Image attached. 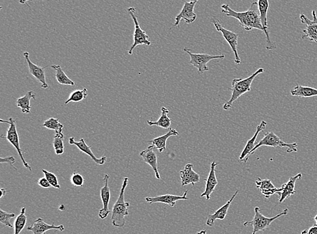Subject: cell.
I'll return each instance as SVG.
<instances>
[{
    "label": "cell",
    "mask_w": 317,
    "mask_h": 234,
    "mask_svg": "<svg viewBox=\"0 0 317 234\" xmlns=\"http://www.w3.org/2000/svg\"><path fill=\"white\" fill-rule=\"evenodd\" d=\"M188 191L186 190L182 196L173 195V194H165V195L158 196L155 197H146V201L149 204L162 203L168 204L170 206H175L176 202L179 200H187V197Z\"/></svg>",
    "instance_id": "e0dca14e"
},
{
    "label": "cell",
    "mask_w": 317,
    "mask_h": 234,
    "mask_svg": "<svg viewBox=\"0 0 317 234\" xmlns=\"http://www.w3.org/2000/svg\"><path fill=\"white\" fill-rule=\"evenodd\" d=\"M194 166L192 163H188L186 165L184 170L180 171L181 178H182V184L183 187L184 186L189 185L198 183L200 180V175L196 173L193 170Z\"/></svg>",
    "instance_id": "603a6c76"
},
{
    "label": "cell",
    "mask_w": 317,
    "mask_h": 234,
    "mask_svg": "<svg viewBox=\"0 0 317 234\" xmlns=\"http://www.w3.org/2000/svg\"><path fill=\"white\" fill-rule=\"evenodd\" d=\"M179 134V133L177 130L170 128L169 131L165 134V135L156 138V139H152V140H148V142L152 144V145H154L159 151L160 153H162L166 150L167 140L170 137L178 136Z\"/></svg>",
    "instance_id": "d4e9b609"
},
{
    "label": "cell",
    "mask_w": 317,
    "mask_h": 234,
    "mask_svg": "<svg viewBox=\"0 0 317 234\" xmlns=\"http://www.w3.org/2000/svg\"><path fill=\"white\" fill-rule=\"evenodd\" d=\"M198 1H185L184 6L183 7L182 11L176 17H175V22L174 23V27H179L181 20H184L186 23L192 24L195 22L197 18V15L194 13L195 6Z\"/></svg>",
    "instance_id": "7c38bea8"
},
{
    "label": "cell",
    "mask_w": 317,
    "mask_h": 234,
    "mask_svg": "<svg viewBox=\"0 0 317 234\" xmlns=\"http://www.w3.org/2000/svg\"><path fill=\"white\" fill-rule=\"evenodd\" d=\"M15 217L16 215L15 213H7L2 209H0V222L6 226L13 228V225L10 221L11 218H15Z\"/></svg>",
    "instance_id": "836d02e7"
},
{
    "label": "cell",
    "mask_w": 317,
    "mask_h": 234,
    "mask_svg": "<svg viewBox=\"0 0 317 234\" xmlns=\"http://www.w3.org/2000/svg\"><path fill=\"white\" fill-rule=\"evenodd\" d=\"M288 211V209H285L276 216H274L273 218H267L262 214L260 208L256 206L254 208V218L250 221H246L244 223V225L245 227L249 226V225L253 227V232L251 234H256L259 232H265L275 220L281 217L287 216Z\"/></svg>",
    "instance_id": "277c9868"
},
{
    "label": "cell",
    "mask_w": 317,
    "mask_h": 234,
    "mask_svg": "<svg viewBox=\"0 0 317 234\" xmlns=\"http://www.w3.org/2000/svg\"><path fill=\"white\" fill-rule=\"evenodd\" d=\"M109 175L105 174L104 178L103 179V182H104V187H101L100 190V195L101 201L103 203V209H101L99 212V217L101 219H104L108 215L110 214L111 211L109 209V202L110 200V190L108 187V180H109Z\"/></svg>",
    "instance_id": "5bb4252c"
},
{
    "label": "cell",
    "mask_w": 317,
    "mask_h": 234,
    "mask_svg": "<svg viewBox=\"0 0 317 234\" xmlns=\"http://www.w3.org/2000/svg\"><path fill=\"white\" fill-rule=\"evenodd\" d=\"M51 68L56 71V78L58 83L63 85L75 86V82L67 77L60 65H52Z\"/></svg>",
    "instance_id": "f1b7e54d"
},
{
    "label": "cell",
    "mask_w": 317,
    "mask_h": 234,
    "mask_svg": "<svg viewBox=\"0 0 317 234\" xmlns=\"http://www.w3.org/2000/svg\"><path fill=\"white\" fill-rule=\"evenodd\" d=\"M301 234H317V225L315 224L308 230L301 232Z\"/></svg>",
    "instance_id": "f35d334b"
},
{
    "label": "cell",
    "mask_w": 317,
    "mask_h": 234,
    "mask_svg": "<svg viewBox=\"0 0 317 234\" xmlns=\"http://www.w3.org/2000/svg\"><path fill=\"white\" fill-rule=\"evenodd\" d=\"M27 230L32 232L33 234H45L46 232L51 230L63 232L65 228L63 225H58V226H56L54 223L49 225L46 223L42 218H38L32 225L27 227Z\"/></svg>",
    "instance_id": "2e32d148"
},
{
    "label": "cell",
    "mask_w": 317,
    "mask_h": 234,
    "mask_svg": "<svg viewBox=\"0 0 317 234\" xmlns=\"http://www.w3.org/2000/svg\"><path fill=\"white\" fill-rule=\"evenodd\" d=\"M218 164L215 161L212 162L211 165V171L208 178L206 179V187L204 192L201 194V198L206 197V200L211 199V194L215 191V187L218 185V180L216 176V168Z\"/></svg>",
    "instance_id": "ffe728a7"
},
{
    "label": "cell",
    "mask_w": 317,
    "mask_h": 234,
    "mask_svg": "<svg viewBox=\"0 0 317 234\" xmlns=\"http://www.w3.org/2000/svg\"><path fill=\"white\" fill-rule=\"evenodd\" d=\"M127 10H128L129 15L132 16L134 22V25H135V31H134L133 33V44L132 47L129 50V54L132 55L133 51L137 46L145 45V46H150L151 45V41H150L149 36L144 31L141 29L140 26H139L138 20H137L135 15V8H133V7H130Z\"/></svg>",
    "instance_id": "ba28073f"
},
{
    "label": "cell",
    "mask_w": 317,
    "mask_h": 234,
    "mask_svg": "<svg viewBox=\"0 0 317 234\" xmlns=\"http://www.w3.org/2000/svg\"><path fill=\"white\" fill-rule=\"evenodd\" d=\"M239 190L236 191L234 195L232 196V197L231 198V199H229V200L227 201L223 206H221L220 209H218L217 211H215L214 214L209 215L207 219H206V225L210 227H213L214 223H215V222L217 219H225V217L227 216V213H228L229 206H230L233 201L235 199L236 196H237Z\"/></svg>",
    "instance_id": "7402d4cb"
},
{
    "label": "cell",
    "mask_w": 317,
    "mask_h": 234,
    "mask_svg": "<svg viewBox=\"0 0 317 234\" xmlns=\"http://www.w3.org/2000/svg\"><path fill=\"white\" fill-rule=\"evenodd\" d=\"M314 219H315V224H316L317 225V215L315 217Z\"/></svg>",
    "instance_id": "ee69618b"
},
{
    "label": "cell",
    "mask_w": 317,
    "mask_h": 234,
    "mask_svg": "<svg viewBox=\"0 0 317 234\" xmlns=\"http://www.w3.org/2000/svg\"><path fill=\"white\" fill-rule=\"evenodd\" d=\"M88 95V92L86 88H84L82 90H75L72 91V94H70L69 98L65 101V105L68 104L70 102L79 103L85 99Z\"/></svg>",
    "instance_id": "4dcf8cb0"
},
{
    "label": "cell",
    "mask_w": 317,
    "mask_h": 234,
    "mask_svg": "<svg viewBox=\"0 0 317 234\" xmlns=\"http://www.w3.org/2000/svg\"><path fill=\"white\" fill-rule=\"evenodd\" d=\"M189 56H190L191 64L198 70L200 73L208 71L209 68L207 66L208 63L213 60H223L225 58L224 55H218V56H212L207 53H194L191 52L190 49L185 47L184 49Z\"/></svg>",
    "instance_id": "52a82bcc"
},
{
    "label": "cell",
    "mask_w": 317,
    "mask_h": 234,
    "mask_svg": "<svg viewBox=\"0 0 317 234\" xmlns=\"http://www.w3.org/2000/svg\"><path fill=\"white\" fill-rule=\"evenodd\" d=\"M265 70L259 68L256 70L253 75L250 76L246 78L234 79L232 81V96L230 99L225 105L223 108L224 110H228L233 106V104L236 100L239 99L243 94L251 91V85L256 77L260 74L263 73Z\"/></svg>",
    "instance_id": "3957f363"
},
{
    "label": "cell",
    "mask_w": 317,
    "mask_h": 234,
    "mask_svg": "<svg viewBox=\"0 0 317 234\" xmlns=\"http://www.w3.org/2000/svg\"><path fill=\"white\" fill-rule=\"evenodd\" d=\"M255 184H256L257 188L261 190L262 194L265 196L266 199H269L271 196L275 194H278L282 191L281 187H275L272 183L271 180H268V179L262 180L261 178H258V180L255 182Z\"/></svg>",
    "instance_id": "cb8c5ba5"
},
{
    "label": "cell",
    "mask_w": 317,
    "mask_h": 234,
    "mask_svg": "<svg viewBox=\"0 0 317 234\" xmlns=\"http://www.w3.org/2000/svg\"><path fill=\"white\" fill-rule=\"evenodd\" d=\"M70 182L75 187H83L84 184V178L82 175L74 172L70 178Z\"/></svg>",
    "instance_id": "d590c367"
},
{
    "label": "cell",
    "mask_w": 317,
    "mask_h": 234,
    "mask_svg": "<svg viewBox=\"0 0 317 234\" xmlns=\"http://www.w3.org/2000/svg\"><path fill=\"white\" fill-rule=\"evenodd\" d=\"M9 121L10 122V126L8 130H7L6 136L1 135V138L8 140L15 148V149L18 153L19 156L22 160V162L23 163L25 168L28 169L29 171L32 172V167L26 161L25 158L22 156L21 148H20V140H19L18 132H17L16 122L12 118H9Z\"/></svg>",
    "instance_id": "9c48e42d"
},
{
    "label": "cell",
    "mask_w": 317,
    "mask_h": 234,
    "mask_svg": "<svg viewBox=\"0 0 317 234\" xmlns=\"http://www.w3.org/2000/svg\"><path fill=\"white\" fill-rule=\"evenodd\" d=\"M212 22H213L217 31L221 32L224 39L227 41V42L228 43L231 48H232L234 56H235V63L236 64H240L242 62H241L240 57H239L238 51H237L239 34L231 31L223 27L221 23H220L219 19L217 18L216 17H214L212 19Z\"/></svg>",
    "instance_id": "8992f818"
},
{
    "label": "cell",
    "mask_w": 317,
    "mask_h": 234,
    "mask_svg": "<svg viewBox=\"0 0 317 234\" xmlns=\"http://www.w3.org/2000/svg\"><path fill=\"white\" fill-rule=\"evenodd\" d=\"M206 232H206V230H201L200 232H198V233L196 234H207Z\"/></svg>",
    "instance_id": "60d3db41"
},
{
    "label": "cell",
    "mask_w": 317,
    "mask_h": 234,
    "mask_svg": "<svg viewBox=\"0 0 317 234\" xmlns=\"http://www.w3.org/2000/svg\"><path fill=\"white\" fill-rule=\"evenodd\" d=\"M64 134L61 133H56L53 137V146L54 149L55 153L58 156L63 155L65 152V146H64Z\"/></svg>",
    "instance_id": "1f68e13d"
},
{
    "label": "cell",
    "mask_w": 317,
    "mask_h": 234,
    "mask_svg": "<svg viewBox=\"0 0 317 234\" xmlns=\"http://www.w3.org/2000/svg\"><path fill=\"white\" fill-rule=\"evenodd\" d=\"M169 113V110L167 109L165 107L161 108V116L158 119L157 121L153 122L148 120V125H156L164 129H170L172 120L168 116V113Z\"/></svg>",
    "instance_id": "484cf974"
},
{
    "label": "cell",
    "mask_w": 317,
    "mask_h": 234,
    "mask_svg": "<svg viewBox=\"0 0 317 234\" xmlns=\"http://www.w3.org/2000/svg\"><path fill=\"white\" fill-rule=\"evenodd\" d=\"M258 9H259L260 18H261V25L263 26V32L266 36V49L267 50H272L277 48L275 43L270 40L269 31H268V21H267V14H268L269 3L267 0H259L258 1Z\"/></svg>",
    "instance_id": "8fae6325"
},
{
    "label": "cell",
    "mask_w": 317,
    "mask_h": 234,
    "mask_svg": "<svg viewBox=\"0 0 317 234\" xmlns=\"http://www.w3.org/2000/svg\"><path fill=\"white\" fill-rule=\"evenodd\" d=\"M43 126L49 130H54L56 133H61L63 132L64 125L60 123L59 120L56 118H50L45 121Z\"/></svg>",
    "instance_id": "d6a6232c"
},
{
    "label": "cell",
    "mask_w": 317,
    "mask_h": 234,
    "mask_svg": "<svg viewBox=\"0 0 317 234\" xmlns=\"http://www.w3.org/2000/svg\"><path fill=\"white\" fill-rule=\"evenodd\" d=\"M290 93L294 97H312L317 96V89L304 86L296 85Z\"/></svg>",
    "instance_id": "83f0119b"
},
{
    "label": "cell",
    "mask_w": 317,
    "mask_h": 234,
    "mask_svg": "<svg viewBox=\"0 0 317 234\" xmlns=\"http://www.w3.org/2000/svg\"><path fill=\"white\" fill-rule=\"evenodd\" d=\"M9 192V191H7L6 190V189L4 188H1V196H0V198H2L3 196L6 195V194L7 192Z\"/></svg>",
    "instance_id": "ab89813d"
},
{
    "label": "cell",
    "mask_w": 317,
    "mask_h": 234,
    "mask_svg": "<svg viewBox=\"0 0 317 234\" xmlns=\"http://www.w3.org/2000/svg\"><path fill=\"white\" fill-rule=\"evenodd\" d=\"M0 163H8L12 168L17 170V168L15 166V163H16V160H15V157H14L13 156H6V157H2V156H1V157L0 158Z\"/></svg>",
    "instance_id": "8d00e7d4"
},
{
    "label": "cell",
    "mask_w": 317,
    "mask_h": 234,
    "mask_svg": "<svg viewBox=\"0 0 317 234\" xmlns=\"http://www.w3.org/2000/svg\"><path fill=\"white\" fill-rule=\"evenodd\" d=\"M65 209V206L63 205V204H61V205L60 206V207H59L60 210H62V211H63V210H64Z\"/></svg>",
    "instance_id": "7bdbcfd3"
},
{
    "label": "cell",
    "mask_w": 317,
    "mask_h": 234,
    "mask_svg": "<svg viewBox=\"0 0 317 234\" xmlns=\"http://www.w3.org/2000/svg\"><path fill=\"white\" fill-rule=\"evenodd\" d=\"M42 172L44 173L45 178L47 179L51 187H53L54 188L60 189V185L56 175L46 170H42Z\"/></svg>",
    "instance_id": "e575fe53"
},
{
    "label": "cell",
    "mask_w": 317,
    "mask_h": 234,
    "mask_svg": "<svg viewBox=\"0 0 317 234\" xmlns=\"http://www.w3.org/2000/svg\"><path fill=\"white\" fill-rule=\"evenodd\" d=\"M129 178H124L123 184L117 202L114 204L113 208V214H112L111 221L113 226L117 228H123L125 225V217L128 216L129 203L125 201V191L126 187L128 185Z\"/></svg>",
    "instance_id": "7a4b0ae2"
},
{
    "label": "cell",
    "mask_w": 317,
    "mask_h": 234,
    "mask_svg": "<svg viewBox=\"0 0 317 234\" xmlns=\"http://www.w3.org/2000/svg\"><path fill=\"white\" fill-rule=\"evenodd\" d=\"M68 142L70 144L72 145H75L76 147L78 148L79 150L82 151V152L85 153L87 156H89L91 158V159L94 161L95 163H97L98 165H104L106 161V156H102V157L98 159L97 156H96L94 154V153L91 151V146L87 145L86 144L85 139H82L79 141H76L75 140V138L71 137L70 138L69 140H68Z\"/></svg>",
    "instance_id": "44dd1931"
},
{
    "label": "cell",
    "mask_w": 317,
    "mask_h": 234,
    "mask_svg": "<svg viewBox=\"0 0 317 234\" xmlns=\"http://www.w3.org/2000/svg\"><path fill=\"white\" fill-rule=\"evenodd\" d=\"M27 218L26 216V208L22 207L20 211V214L17 217L14 224L15 233L14 234H20V232L25 228L27 223Z\"/></svg>",
    "instance_id": "f546056e"
},
{
    "label": "cell",
    "mask_w": 317,
    "mask_h": 234,
    "mask_svg": "<svg viewBox=\"0 0 317 234\" xmlns=\"http://www.w3.org/2000/svg\"><path fill=\"white\" fill-rule=\"evenodd\" d=\"M154 149V146L151 144L147 149L141 151L140 156L142 157L144 162L147 163L152 168L153 171L154 172L155 175H156V179L160 180V175L159 172H158L157 155H156Z\"/></svg>",
    "instance_id": "9a60e30c"
},
{
    "label": "cell",
    "mask_w": 317,
    "mask_h": 234,
    "mask_svg": "<svg viewBox=\"0 0 317 234\" xmlns=\"http://www.w3.org/2000/svg\"><path fill=\"white\" fill-rule=\"evenodd\" d=\"M1 122H3V123L8 124V125H10V121H6V120H3V119H1Z\"/></svg>",
    "instance_id": "b9f144b4"
},
{
    "label": "cell",
    "mask_w": 317,
    "mask_h": 234,
    "mask_svg": "<svg viewBox=\"0 0 317 234\" xmlns=\"http://www.w3.org/2000/svg\"><path fill=\"white\" fill-rule=\"evenodd\" d=\"M37 184L39 187H43V188L48 189L51 187L50 184L49 183V182L46 178H39L37 180Z\"/></svg>",
    "instance_id": "74e56055"
},
{
    "label": "cell",
    "mask_w": 317,
    "mask_h": 234,
    "mask_svg": "<svg viewBox=\"0 0 317 234\" xmlns=\"http://www.w3.org/2000/svg\"><path fill=\"white\" fill-rule=\"evenodd\" d=\"M33 99L35 100L36 95L33 91H30L27 93L23 97L18 98L17 101V106L21 109L22 112L24 113H29L31 111L30 101L31 99Z\"/></svg>",
    "instance_id": "4316f807"
},
{
    "label": "cell",
    "mask_w": 317,
    "mask_h": 234,
    "mask_svg": "<svg viewBox=\"0 0 317 234\" xmlns=\"http://www.w3.org/2000/svg\"><path fill=\"white\" fill-rule=\"evenodd\" d=\"M301 177H302V174L301 173H298L297 175L291 177L289 179L288 182L283 184L282 187H281L282 191L278 193L279 196H280L279 203H282L286 199L290 197L291 196L296 193L295 190L296 182L298 180H301Z\"/></svg>",
    "instance_id": "d6986e66"
},
{
    "label": "cell",
    "mask_w": 317,
    "mask_h": 234,
    "mask_svg": "<svg viewBox=\"0 0 317 234\" xmlns=\"http://www.w3.org/2000/svg\"><path fill=\"white\" fill-rule=\"evenodd\" d=\"M267 125V122L263 121L261 122V123L258 125L257 129H256V131L255 132L254 135L253 136L251 139H250L248 141L247 144H246V147H244V150L242 151V153H241V156H239V160L243 161V162L246 163L248 159H249L250 156H251V151H253V149H254L256 147V139H257L258 134H260V132L263 131V130H265L266 128Z\"/></svg>",
    "instance_id": "ac0fdd59"
},
{
    "label": "cell",
    "mask_w": 317,
    "mask_h": 234,
    "mask_svg": "<svg viewBox=\"0 0 317 234\" xmlns=\"http://www.w3.org/2000/svg\"><path fill=\"white\" fill-rule=\"evenodd\" d=\"M221 9V13L225 14L227 16L233 17L238 20L240 25L247 31H250L252 29H258L263 31L258 2L251 3L249 9L243 13H239L232 9L229 4L222 5Z\"/></svg>",
    "instance_id": "6da1fadb"
},
{
    "label": "cell",
    "mask_w": 317,
    "mask_h": 234,
    "mask_svg": "<svg viewBox=\"0 0 317 234\" xmlns=\"http://www.w3.org/2000/svg\"><path fill=\"white\" fill-rule=\"evenodd\" d=\"M263 146L274 148L287 147V152L289 153L297 152L298 151L297 143H296V142H294V143H286L278 136L274 133L273 132H268L265 134L264 137L256 144V147L251 151V155L254 154L258 148L263 147Z\"/></svg>",
    "instance_id": "5b68a950"
},
{
    "label": "cell",
    "mask_w": 317,
    "mask_h": 234,
    "mask_svg": "<svg viewBox=\"0 0 317 234\" xmlns=\"http://www.w3.org/2000/svg\"><path fill=\"white\" fill-rule=\"evenodd\" d=\"M25 60H27V65H28L29 72L33 77H35L36 79L41 83V88L47 89L48 84L46 82V68L48 66L45 67H40L35 64L29 59V53L25 52L23 53Z\"/></svg>",
    "instance_id": "4fadbf2b"
},
{
    "label": "cell",
    "mask_w": 317,
    "mask_h": 234,
    "mask_svg": "<svg viewBox=\"0 0 317 234\" xmlns=\"http://www.w3.org/2000/svg\"><path fill=\"white\" fill-rule=\"evenodd\" d=\"M312 15L313 16V20H310L303 13L300 15L301 23L306 25V28L303 30L301 39L317 44V15L315 10H313Z\"/></svg>",
    "instance_id": "30bf717a"
}]
</instances>
